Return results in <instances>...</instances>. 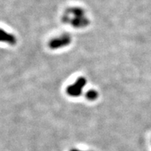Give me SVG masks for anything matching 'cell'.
Listing matches in <instances>:
<instances>
[{
    "instance_id": "8992f818",
    "label": "cell",
    "mask_w": 151,
    "mask_h": 151,
    "mask_svg": "<svg viewBox=\"0 0 151 151\" xmlns=\"http://www.w3.org/2000/svg\"><path fill=\"white\" fill-rule=\"evenodd\" d=\"M70 151H82L80 150H78V149H71Z\"/></svg>"
},
{
    "instance_id": "6da1fadb",
    "label": "cell",
    "mask_w": 151,
    "mask_h": 151,
    "mask_svg": "<svg viewBox=\"0 0 151 151\" xmlns=\"http://www.w3.org/2000/svg\"><path fill=\"white\" fill-rule=\"evenodd\" d=\"M64 20L75 28H83L89 24V21L85 16V12L81 8H72L68 10Z\"/></svg>"
},
{
    "instance_id": "7a4b0ae2",
    "label": "cell",
    "mask_w": 151,
    "mask_h": 151,
    "mask_svg": "<svg viewBox=\"0 0 151 151\" xmlns=\"http://www.w3.org/2000/svg\"><path fill=\"white\" fill-rule=\"evenodd\" d=\"M86 84V80L85 77H80L74 82V83L70 85L66 89L68 95L73 97L80 96L82 93L83 89Z\"/></svg>"
},
{
    "instance_id": "277c9868",
    "label": "cell",
    "mask_w": 151,
    "mask_h": 151,
    "mask_svg": "<svg viewBox=\"0 0 151 151\" xmlns=\"http://www.w3.org/2000/svg\"><path fill=\"white\" fill-rule=\"evenodd\" d=\"M16 38L12 34L7 32L4 29H0V42H6L10 45H15L16 43Z\"/></svg>"
},
{
    "instance_id": "3957f363",
    "label": "cell",
    "mask_w": 151,
    "mask_h": 151,
    "mask_svg": "<svg viewBox=\"0 0 151 151\" xmlns=\"http://www.w3.org/2000/svg\"><path fill=\"white\" fill-rule=\"evenodd\" d=\"M70 42H71V36L68 34H64L50 40L49 46L52 50H56L68 46Z\"/></svg>"
},
{
    "instance_id": "5b68a950",
    "label": "cell",
    "mask_w": 151,
    "mask_h": 151,
    "mask_svg": "<svg viewBox=\"0 0 151 151\" xmlns=\"http://www.w3.org/2000/svg\"><path fill=\"white\" fill-rule=\"evenodd\" d=\"M86 96L87 99H89V100H94V99H96L98 97V93L96 90H91L86 93Z\"/></svg>"
}]
</instances>
